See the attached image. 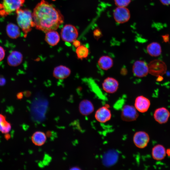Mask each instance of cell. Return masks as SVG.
<instances>
[{"label": "cell", "mask_w": 170, "mask_h": 170, "mask_svg": "<svg viewBox=\"0 0 170 170\" xmlns=\"http://www.w3.org/2000/svg\"><path fill=\"white\" fill-rule=\"evenodd\" d=\"M7 34L10 38L13 39L17 38L20 35V31L19 27L12 23L8 24L6 26Z\"/></svg>", "instance_id": "cell-23"}, {"label": "cell", "mask_w": 170, "mask_h": 170, "mask_svg": "<svg viewBox=\"0 0 170 170\" xmlns=\"http://www.w3.org/2000/svg\"><path fill=\"white\" fill-rule=\"evenodd\" d=\"M32 15L36 28L45 33L56 30L64 21L60 11L45 0L37 4Z\"/></svg>", "instance_id": "cell-1"}, {"label": "cell", "mask_w": 170, "mask_h": 170, "mask_svg": "<svg viewBox=\"0 0 170 170\" xmlns=\"http://www.w3.org/2000/svg\"><path fill=\"white\" fill-rule=\"evenodd\" d=\"M60 35L63 41L69 43L72 42L76 40L78 35V31L73 25L66 24L62 29Z\"/></svg>", "instance_id": "cell-4"}, {"label": "cell", "mask_w": 170, "mask_h": 170, "mask_svg": "<svg viewBox=\"0 0 170 170\" xmlns=\"http://www.w3.org/2000/svg\"><path fill=\"white\" fill-rule=\"evenodd\" d=\"M153 118L156 122L160 124L167 123L170 117V112L165 107L156 109L153 113Z\"/></svg>", "instance_id": "cell-11"}, {"label": "cell", "mask_w": 170, "mask_h": 170, "mask_svg": "<svg viewBox=\"0 0 170 170\" xmlns=\"http://www.w3.org/2000/svg\"><path fill=\"white\" fill-rule=\"evenodd\" d=\"M73 44V46L76 48L81 45L80 42L79 41L76 40L74 41Z\"/></svg>", "instance_id": "cell-29"}, {"label": "cell", "mask_w": 170, "mask_h": 170, "mask_svg": "<svg viewBox=\"0 0 170 170\" xmlns=\"http://www.w3.org/2000/svg\"><path fill=\"white\" fill-rule=\"evenodd\" d=\"M79 110L82 115L86 116L92 113L94 108L91 101L88 99H84L80 102L79 105Z\"/></svg>", "instance_id": "cell-17"}, {"label": "cell", "mask_w": 170, "mask_h": 170, "mask_svg": "<svg viewBox=\"0 0 170 170\" xmlns=\"http://www.w3.org/2000/svg\"><path fill=\"white\" fill-rule=\"evenodd\" d=\"M146 50L150 55L155 57L160 55L162 52L160 44L157 42H153L148 45Z\"/></svg>", "instance_id": "cell-19"}, {"label": "cell", "mask_w": 170, "mask_h": 170, "mask_svg": "<svg viewBox=\"0 0 170 170\" xmlns=\"http://www.w3.org/2000/svg\"><path fill=\"white\" fill-rule=\"evenodd\" d=\"M118 157V154L115 151H108L105 154L103 158V164L107 166L113 165L117 161Z\"/></svg>", "instance_id": "cell-22"}, {"label": "cell", "mask_w": 170, "mask_h": 170, "mask_svg": "<svg viewBox=\"0 0 170 170\" xmlns=\"http://www.w3.org/2000/svg\"><path fill=\"white\" fill-rule=\"evenodd\" d=\"M114 19L119 24H123L128 22L130 18V11L127 7H117L114 10Z\"/></svg>", "instance_id": "cell-7"}, {"label": "cell", "mask_w": 170, "mask_h": 170, "mask_svg": "<svg viewBox=\"0 0 170 170\" xmlns=\"http://www.w3.org/2000/svg\"><path fill=\"white\" fill-rule=\"evenodd\" d=\"M117 7H127L130 3L131 0H114Z\"/></svg>", "instance_id": "cell-26"}, {"label": "cell", "mask_w": 170, "mask_h": 170, "mask_svg": "<svg viewBox=\"0 0 170 170\" xmlns=\"http://www.w3.org/2000/svg\"><path fill=\"white\" fill-rule=\"evenodd\" d=\"M25 0H3L0 4V15L3 16L8 15L20 8Z\"/></svg>", "instance_id": "cell-3"}, {"label": "cell", "mask_w": 170, "mask_h": 170, "mask_svg": "<svg viewBox=\"0 0 170 170\" xmlns=\"http://www.w3.org/2000/svg\"><path fill=\"white\" fill-rule=\"evenodd\" d=\"M132 71L136 77H142L145 76L149 73L148 65L143 61L137 60L133 65Z\"/></svg>", "instance_id": "cell-10"}, {"label": "cell", "mask_w": 170, "mask_h": 170, "mask_svg": "<svg viewBox=\"0 0 170 170\" xmlns=\"http://www.w3.org/2000/svg\"><path fill=\"white\" fill-rule=\"evenodd\" d=\"M71 73V70L68 67L64 65H60L54 68L53 75L57 79H63L69 76Z\"/></svg>", "instance_id": "cell-16"}, {"label": "cell", "mask_w": 170, "mask_h": 170, "mask_svg": "<svg viewBox=\"0 0 170 170\" xmlns=\"http://www.w3.org/2000/svg\"><path fill=\"white\" fill-rule=\"evenodd\" d=\"M133 140L136 147L140 149H143L148 145L150 141V137L146 132L139 131L134 134Z\"/></svg>", "instance_id": "cell-5"}, {"label": "cell", "mask_w": 170, "mask_h": 170, "mask_svg": "<svg viewBox=\"0 0 170 170\" xmlns=\"http://www.w3.org/2000/svg\"><path fill=\"white\" fill-rule=\"evenodd\" d=\"M159 1L164 5H170V0H159Z\"/></svg>", "instance_id": "cell-28"}, {"label": "cell", "mask_w": 170, "mask_h": 170, "mask_svg": "<svg viewBox=\"0 0 170 170\" xmlns=\"http://www.w3.org/2000/svg\"><path fill=\"white\" fill-rule=\"evenodd\" d=\"M16 12L18 26L23 32L24 36L26 37L35 26L32 13L30 10L26 8H20Z\"/></svg>", "instance_id": "cell-2"}, {"label": "cell", "mask_w": 170, "mask_h": 170, "mask_svg": "<svg viewBox=\"0 0 170 170\" xmlns=\"http://www.w3.org/2000/svg\"><path fill=\"white\" fill-rule=\"evenodd\" d=\"M162 37L164 42H167L169 41V36L168 34H166L162 36Z\"/></svg>", "instance_id": "cell-30"}, {"label": "cell", "mask_w": 170, "mask_h": 170, "mask_svg": "<svg viewBox=\"0 0 170 170\" xmlns=\"http://www.w3.org/2000/svg\"></svg>", "instance_id": "cell-35"}, {"label": "cell", "mask_w": 170, "mask_h": 170, "mask_svg": "<svg viewBox=\"0 0 170 170\" xmlns=\"http://www.w3.org/2000/svg\"><path fill=\"white\" fill-rule=\"evenodd\" d=\"M47 140L45 133L41 131H37L34 133L31 136V140L35 145L41 146L43 145Z\"/></svg>", "instance_id": "cell-20"}, {"label": "cell", "mask_w": 170, "mask_h": 170, "mask_svg": "<svg viewBox=\"0 0 170 170\" xmlns=\"http://www.w3.org/2000/svg\"><path fill=\"white\" fill-rule=\"evenodd\" d=\"M89 50L85 46L80 45L77 48L76 53L78 59L82 60L88 57L89 54Z\"/></svg>", "instance_id": "cell-25"}, {"label": "cell", "mask_w": 170, "mask_h": 170, "mask_svg": "<svg viewBox=\"0 0 170 170\" xmlns=\"http://www.w3.org/2000/svg\"><path fill=\"white\" fill-rule=\"evenodd\" d=\"M118 81L112 77H108L103 81L102 87L106 93L112 94L116 92L119 87Z\"/></svg>", "instance_id": "cell-13"}, {"label": "cell", "mask_w": 170, "mask_h": 170, "mask_svg": "<svg viewBox=\"0 0 170 170\" xmlns=\"http://www.w3.org/2000/svg\"><path fill=\"white\" fill-rule=\"evenodd\" d=\"M5 51L4 49L0 46V61H2L4 58Z\"/></svg>", "instance_id": "cell-27"}, {"label": "cell", "mask_w": 170, "mask_h": 170, "mask_svg": "<svg viewBox=\"0 0 170 170\" xmlns=\"http://www.w3.org/2000/svg\"><path fill=\"white\" fill-rule=\"evenodd\" d=\"M45 33V40L49 45L53 46L58 44L60 40V36L57 31L52 30Z\"/></svg>", "instance_id": "cell-18"}, {"label": "cell", "mask_w": 170, "mask_h": 170, "mask_svg": "<svg viewBox=\"0 0 170 170\" xmlns=\"http://www.w3.org/2000/svg\"><path fill=\"white\" fill-rule=\"evenodd\" d=\"M5 134H6L5 135V139L7 140L9 139L10 138V134L8 133H6Z\"/></svg>", "instance_id": "cell-33"}, {"label": "cell", "mask_w": 170, "mask_h": 170, "mask_svg": "<svg viewBox=\"0 0 170 170\" xmlns=\"http://www.w3.org/2000/svg\"><path fill=\"white\" fill-rule=\"evenodd\" d=\"M166 149L162 144H157L152 148L151 152L152 158L156 161L163 160L166 155Z\"/></svg>", "instance_id": "cell-15"}, {"label": "cell", "mask_w": 170, "mask_h": 170, "mask_svg": "<svg viewBox=\"0 0 170 170\" xmlns=\"http://www.w3.org/2000/svg\"><path fill=\"white\" fill-rule=\"evenodd\" d=\"M150 105V102L148 98L140 95L136 98L134 106L139 113H144L148 111Z\"/></svg>", "instance_id": "cell-12"}, {"label": "cell", "mask_w": 170, "mask_h": 170, "mask_svg": "<svg viewBox=\"0 0 170 170\" xmlns=\"http://www.w3.org/2000/svg\"><path fill=\"white\" fill-rule=\"evenodd\" d=\"M11 129L10 123L6 121L5 117L0 114V131L3 133L9 132Z\"/></svg>", "instance_id": "cell-24"}, {"label": "cell", "mask_w": 170, "mask_h": 170, "mask_svg": "<svg viewBox=\"0 0 170 170\" xmlns=\"http://www.w3.org/2000/svg\"><path fill=\"white\" fill-rule=\"evenodd\" d=\"M23 56L22 53L17 51L11 52L8 55L7 59V63L9 66H17L22 62Z\"/></svg>", "instance_id": "cell-14"}, {"label": "cell", "mask_w": 170, "mask_h": 170, "mask_svg": "<svg viewBox=\"0 0 170 170\" xmlns=\"http://www.w3.org/2000/svg\"><path fill=\"white\" fill-rule=\"evenodd\" d=\"M112 113L108 105H106L99 108L95 111L94 117L99 122L105 123L111 119Z\"/></svg>", "instance_id": "cell-9"}, {"label": "cell", "mask_w": 170, "mask_h": 170, "mask_svg": "<svg viewBox=\"0 0 170 170\" xmlns=\"http://www.w3.org/2000/svg\"><path fill=\"white\" fill-rule=\"evenodd\" d=\"M148 66L149 72L156 76L164 74L167 70L166 64L160 60H152L149 63Z\"/></svg>", "instance_id": "cell-8"}, {"label": "cell", "mask_w": 170, "mask_h": 170, "mask_svg": "<svg viewBox=\"0 0 170 170\" xmlns=\"http://www.w3.org/2000/svg\"><path fill=\"white\" fill-rule=\"evenodd\" d=\"M98 65L101 69L107 70L112 67L113 65V61L110 57L107 55H103L99 59Z\"/></svg>", "instance_id": "cell-21"}, {"label": "cell", "mask_w": 170, "mask_h": 170, "mask_svg": "<svg viewBox=\"0 0 170 170\" xmlns=\"http://www.w3.org/2000/svg\"><path fill=\"white\" fill-rule=\"evenodd\" d=\"M139 117V112L134 106L129 105H124L121 112V118L124 121L130 122L135 121Z\"/></svg>", "instance_id": "cell-6"}, {"label": "cell", "mask_w": 170, "mask_h": 170, "mask_svg": "<svg viewBox=\"0 0 170 170\" xmlns=\"http://www.w3.org/2000/svg\"><path fill=\"white\" fill-rule=\"evenodd\" d=\"M6 82L5 80L3 78H0V85H3L5 84Z\"/></svg>", "instance_id": "cell-32"}, {"label": "cell", "mask_w": 170, "mask_h": 170, "mask_svg": "<svg viewBox=\"0 0 170 170\" xmlns=\"http://www.w3.org/2000/svg\"><path fill=\"white\" fill-rule=\"evenodd\" d=\"M23 92H19L16 95L17 98L18 99H21L23 97Z\"/></svg>", "instance_id": "cell-31"}, {"label": "cell", "mask_w": 170, "mask_h": 170, "mask_svg": "<svg viewBox=\"0 0 170 170\" xmlns=\"http://www.w3.org/2000/svg\"><path fill=\"white\" fill-rule=\"evenodd\" d=\"M166 155L168 156H170V149L169 148L166 150Z\"/></svg>", "instance_id": "cell-34"}]
</instances>
